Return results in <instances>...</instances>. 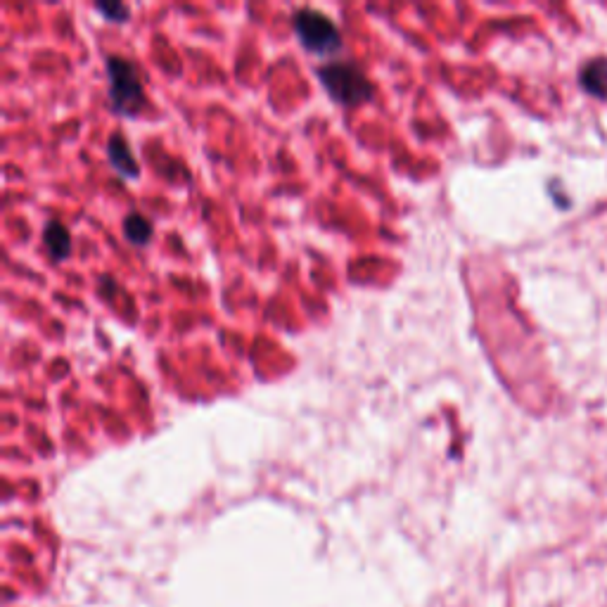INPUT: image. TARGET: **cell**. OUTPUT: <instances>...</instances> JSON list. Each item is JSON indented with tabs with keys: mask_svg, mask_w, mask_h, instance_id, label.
Listing matches in <instances>:
<instances>
[{
	"mask_svg": "<svg viewBox=\"0 0 607 607\" xmlns=\"http://www.w3.org/2000/svg\"><path fill=\"white\" fill-rule=\"evenodd\" d=\"M318 79H321L330 98L344 107L361 105L373 93V83L351 62H330V65L318 69Z\"/></svg>",
	"mask_w": 607,
	"mask_h": 607,
	"instance_id": "6da1fadb",
	"label": "cell"
},
{
	"mask_svg": "<svg viewBox=\"0 0 607 607\" xmlns=\"http://www.w3.org/2000/svg\"><path fill=\"white\" fill-rule=\"evenodd\" d=\"M105 69H107V83H110V100L114 110L119 114H126V117H133V114L143 110L145 93H143V83H140L138 69L119 55L107 57Z\"/></svg>",
	"mask_w": 607,
	"mask_h": 607,
	"instance_id": "7a4b0ae2",
	"label": "cell"
},
{
	"mask_svg": "<svg viewBox=\"0 0 607 607\" xmlns=\"http://www.w3.org/2000/svg\"><path fill=\"white\" fill-rule=\"evenodd\" d=\"M292 24H295L299 43H302L309 53L335 55L337 50L342 48L340 29H337L335 22H332L328 15H323V12L309 8L297 10Z\"/></svg>",
	"mask_w": 607,
	"mask_h": 607,
	"instance_id": "3957f363",
	"label": "cell"
},
{
	"mask_svg": "<svg viewBox=\"0 0 607 607\" xmlns=\"http://www.w3.org/2000/svg\"><path fill=\"white\" fill-rule=\"evenodd\" d=\"M107 157H110V164L119 176L133 178L138 174L136 159H133L129 143H126V138L121 136V133H114V136L107 140Z\"/></svg>",
	"mask_w": 607,
	"mask_h": 607,
	"instance_id": "277c9868",
	"label": "cell"
},
{
	"mask_svg": "<svg viewBox=\"0 0 607 607\" xmlns=\"http://www.w3.org/2000/svg\"><path fill=\"white\" fill-rule=\"evenodd\" d=\"M43 242H46L50 257L62 261L72 254V235L62 226L60 221H50L46 230H43Z\"/></svg>",
	"mask_w": 607,
	"mask_h": 607,
	"instance_id": "5b68a950",
	"label": "cell"
},
{
	"mask_svg": "<svg viewBox=\"0 0 607 607\" xmlns=\"http://www.w3.org/2000/svg\"><path fill=\"white\" fill-rule=\"evenodd\" d=\"M124 235H126V240L133 242V245H138V247L148 245L150 238H152L150 221L145 219L143 214H138V212L129 214L124 219Z\"/></svg>",
	"mask_w": 607,
	"mask_h": 607,
	"instance_id": "8992f818",
	"label": "cell"
},
{
	"mask_svg": "<svg viewBox=\"0 0 607 607\" xmlns=\"http://www.w3.org/2000/svg\"><path fill=\"white\" fill-rule=\"evenodd\" d=\"M581 83H584L591 93L605 95L607 93V60L591 62V65L584 69V74H581Z\"/></svg>",
	"mask_w": 607,
	"mask_h": 607,
	"instance_id": "52a82bcc",
	"label": "cell"
},
{
	"mask_svg": "<svg viewBox=\"0 0 607 607\" xmlns=\"http://www.w3.org/2000/svg\"><path fill=\"white\" fill-rule=\"evenodd\" d=\"M95 8L107 19H112V22H124V19L129 17V8H126L124 3H98Z\"/></svg>",
	"mask_w": 607,
	"mask_h": 607,
	"instance_id": "ba28073f",
	"label": "cell"
}]
</instances>
